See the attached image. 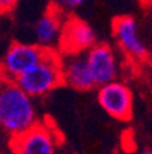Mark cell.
Returning <instances> with one entry per match:
<instances>
[{"label": "cell", "mask_w": 152, "mask_h": 154, "mask_svg": "<svg viewBox=\"0 0 152 154\" xmlns=\"http://www.w3.org/2000/svg\"><path fill=\"white\" fill-rule=\"evenodd\" d=\"M97 103L110 117L118 121H129L133 116V92L122 81L114 80L99 87Z\"/></svg>", "instance_id": "277c9868"}, {"label": "cell", "mask_w": 152, "mask_h": 154, "mask_svg": "<svg viewBox=\"0 0 152 154\" xmlns=\"http://www.w3.org/2000/svg\"><path fill=\"white\" fill-rule=\"evenodd\" d=\"M38 122L33 98L25 94L15 81H0V127L11 136L25 132Z\"/></svg>", "instance_id": "6da1fadb"}, {"label": "cell", "mask_w": 152, "mask_h": 154, "mask_svg": "<svg viewBox=\"0 0 152 154\" xmlns=\"http://www.w3.org/2000/svg\"><path fill=\"white\" fill-rule=\"evenodd\" d=\"M45 50L37 44L14 43L1 59V70L8 80H15L43 58Z\"/></svg>", "instance_id": "8992f818"}, {"label": "cell", "mask_w": 152, "mask_h": 154, "mask_svg": "<svg viewBox=\"0 0 152 154\" xmlns=\"http://www.w3.org/2000/svg\"><path fill=\"white\" fill-rule=\"evenodd\" d=\"M85 0H70V6H79L82 4Z\"/></svg>", "instance_id": "5bb4252c"}, {"label": "cell", "mask_w": 152, "mask_h": 154, "mask_svg": "<svg viewBox=\"0 0 152 154\" xmlns=\"http://www.w3.org/2000/svg\"><path fill=\"white\" fill-rule=\"evenodd\" d=\"M18 0H0V15L11 13L15 8Z\"/></svg>", "instance_id": "8fae6325"}, {"label": "cell", "mask_w": 152, "mask_h": 154, "mask_svg": "<svg viewBox=\"0 0 152 154\" xmlns=\"http://www.w3.org/2000/svg\"><path fill=\"white\" fill-rule=\"evenodd\" d=\"M96 44V33L85 21L78 18L69 19L62 28L59 48L64 55L84 54Z\"/></svg>", "instance_id": "52a82bcc"}, {"label": "cell", "mask_w": 152, "mask_h": 154, "mask_svg": "<svg viewBox=\"0 0 152 154\" xmlns=\"http://www.w3.org/2000/svg\"><path fill=\"white\" fill-rule=\"evenodd\" d=\"M136 154H152V151H151V149H148V147H144V149H141V150H139Z\"/></svg>", "instance_id": "4fadbf2b"}, {"label": "cell", "mask_w": 152, "mask_h": 154, "mask_svg": "<svg viewBox=\"0 0 152 154\" xmlns=\"http://www.w3.org/2000/svg\"><path fill=\"white\" fill-rule=\"evenodd\" d=\"M62 81L77 91H91L96 88L85 55L74 54L62 58Z\"/></svg>", "instance_id": "9c48e42d"}, {"label": "cell", "mask_w": 152, "mask_h": 154, "mask_svg": "<svg viewBox=\"0 0 152 154\" xmlns=\"http://www.w3.org/2000/svg\"><path fill=\"white\" fill-rule=\"evenodd\" d=\"M14 81L30 98H41L48 95L60 84H63L62 58L55 50H45L41 59Z\"/></svg>", "instance_id": "7a4b0ae2"}, {"label": "cell", "mask_w": 152, "mask_h": 154, "mask_svg": "<svg viewBox=\"0 0 152 154\" xmlns=\"http://www.w3.org/2000/svg\"><path fill=\"white\" fill-rule=\"evenodd\" d=\"M63 22L58 10L51 8L37 21L34 28L37 45L44 50H54L55 45L59 44L60 33H62Z\"/></svg>", "instance_id": "30bf717a"}, {"label": "cell", "mask_w": 152, "mask_h": 154, "mask_svg": "<svg viewBox=\"0 0 152 154\" xmlns=\"http://www.w3.org/2000/svg\"><path fill=\"white\" fill-rule=\"evenodd\" d=\"M8 139H10V136L3 131V128L0 127V154H1V151H3L4 146L8 144Z\"/></svg>", "instance_id": "7c38bea8"}, {"label": "cell", "mask_w": 152, "mask_h": 154, "mask_svg": "<svg viewBox=\"0 0 152 154\" xmlns=\"http://www.w3.org/2000/svg\"><path fill=\"white\" fill-rule=\"evenodd\" d=\"M59 146L58 131L45 121H38L25 132L8 139L13 154H56Z\"/></svg>", "instance_id": "3957f363"}, {"label": "cell", "mask_w": 152, "mask_h": 154, "mask_svg": "<svg viewBox=\"0 0 152 154\" xmlns=\"http://www.w3.org/2000/svg\"><path fill=\"white\" fill-rule=\"evenodd\" d=\"M89 73L96 87H101L118 79L119 63L114 50L107 44H95L85 52Z\"/></svg>", "instance_id": "5b68a950"}, {"label": "cell", "mask_w": 152, "mask_h": 154, "mask_svg": "<svg viewBox=\"0 0 152 154\" xmlns=\"http://www.w3.org/2000/svg\"><path fill=\"white\" fill-rule=\"evenodd\" d=\"M112 30L119 47L129 57L139 61H145L148 58V47L140 35L139 23L133 17L122 15L115 18Z\"/></svg>", "instance_id": "ba28073f"}, {"label": "cell", "mask_w": 152, "mask_h": 154, "mask_svg": "<svg viewBox=\"0 0 152 154\" xmlns=\"http://www.w3.org/2000/svg\"><path fill=\"white\" fill-rule=\"evenodd\" d=\"M55 2H56V4H63V6L70 4V0H55Z\"/></svg>", "instance_id": "9a60e30c"}]
</instances>
